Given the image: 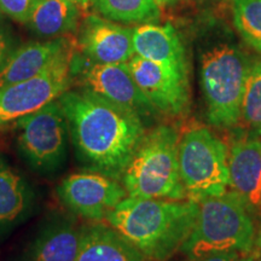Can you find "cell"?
Wrapping results in <instances>:
<instances>
[{"instance_id":"12","label":"cell","mask_w":261,"mask_h":261,"mask_svg":"<svg viewBox=\"0 0 261 261\" xmlns=\"http://www.w3.org/2000/svg\"><path fill=\"white\" fill-rule=\"evenodd\" d=\"M75 41L77 52L96 63H127L135 56L132 28L97 15L84 18Z\"/></svg>"},{"instance_id":"8","label":"cell","mask_w":261,"mask_h":261,"mask_svg":"<svg viewBox=\"0 0 261 261\" xmlns=\"http://www.w3.org/2000/svg\"><path fill=\"white\" fill-rule=\"evenodd\" d=\"M70 71L73 85L106 98L142 119L158 112L136 84L127 63H96L75 50Z\"/></svg>"},{"instance_id":"14","label":"cell","mask_w":261,"mask_h":261,"mask_svg":"<svg viewBox=\"0 0 261 261\" xmlns=\"http://www.w3.org/2000/svg\"><path fill=\"white\" fill-rule=\"evenodd\" d=\"M228 175L232 191L248 211L261 212V140L250 136L238 139L228 155Z\"/></svg>"},{"instance_id":"13","label":"cell","mask_w":261,"mask_h":261,"mask_svg":"<svg viewBox=\"0 0 261 261\" xmlns=\"http://www.w3.org/2000/svg\"><path fill=\"white\" fill-rule=\"evenodd\" d=\"M75 48L76 41L68 35L22 45L11 52L0 67V87L44 73L61 58L74 52Z\"/></svg>"},{"instance_id":"22","label":"cell","mask_w":261,"mask_h":261,"mask_svg":"<svg viewBox=\"0 0 261 261\" xmlns=\"http://www.w3.org/2000/svg\"><path fill=\"white\" fill-rule=\"evenodd\" d=\"M233 23L248 45L261 52V0H232Z\"/></svg>"},{"instance_id":"6","label":"cell","mask_w":261,"mask_h":261,"mask_svg":"<svg viewBox=\"0 0 261 261\" xmlns=\"http://www.w3.org/2000/svg\"><path fill=\"white\" fill-rule=\"evenodd\" d=\"M179 172L189 200L226 192L230 184L226 146L210 129L194 128L179 140Z\"/></svg>"},{"instance_id":"27","label":"cell","mask_w":261,"mask_h":261,"mask_svg":"<svg viewBox=\"0 0 261 261\" xmlns=\"http://www.w3.org/2000/svg\"><path fill=\"white\" fill-rule=\"evenodd\" d=\"M156 4H158L160 8H163V6H168L173 4V3L175 2V0H155Z\"/></svg>"},{"instance_id":"21","label":"cell","mask_w":261,"mask_h":261,"mask_svg":"<svg viewBox=\"0 0 261 261\" xmlns=\"http://www.w3.org/2000/svg\"><path fill=\"white\" fill-rule=\"evenodd\" d=\"M240 121L250 136H261V60L249 65L241 103Z\"/></svg>"},{"instance_id":"23","label":"cell","mask_w":261,"mask_h":261,"mask_svg":"<svg viewBox=\"0 0 261 261\" xmlns=\"http://www.w3.org/2000/svg\"><path fill=\"white\" fill-rule=\"evenodd\" d=\"M35 2L37 0H0V10L15 21L25 24Z\"/></svg>"},{"instance_id":"15","label":"cell","mask_w":261,"mask_h":261,"mask_svg":"<svg viewBox=\"0 0 261 261\" xmlns=\"http://www.w3.org/2000/svg\"><path fill=\"white\" fill-rule=\"evenodd\" d=\"M81 236L83 227L74 219L56 217L41 227L29 244L24 261H75Z\"/></svg>"},{"instance_id":"3","label":"cell","mask_w":261,"mask_h":261,"mask_svg":"<svg viewBox=\"0 0 261 261\" xmlns=\"http://www.w3.org/2000/svg\"><path fill=\"white\" fill-rule=\"evenodd\" d=\"M179 136L172 126L161 125L140 140L121 180L127 197L184 200L179 172Z\"/></svg>"},{"instance_id":"5","label":"cell","mask_w":261,"mask_h":261,"mask_svg":"<svg viewBox=\"0 0 261 261\" xmlns=\"http://www.w3.org/2000/svg\"><path fill=\"white\" fill-rule=\"evenodd\" d=\"M248 70L246 56L232 45H218L202 56L201 87L213 126L228 128L240 122Z\"/></svg>"},{"instance_id":"29","label":"cell","mask_w":261,"mask_h":261,"mask_svg":"<svg viewBox=\"0 0 261 261\" xmlns=\"http://www.w3.org/2000/svg\"><path fill=\"white\" fill-rule=\"evenodd\" d=\"M237 261H255V257L248 256V257H243V259H237Z\"/></svg>"},{"instance_id":"28","label":"cell","mask_w":261,"mask_h":261,"mask_svg":"<svg viewBox=\"0 0 261 261\" xmlns=\"http://www.w3.org/2000/svg\"><path fill=\"white\" fill-rule=\"evenodd\" d=\"M255 244H256V246H257V247H259V248H260V249H261V228H260L259 233H257V237H256Z\"/></svg>"},{"instance_id":"30","label":"cell","mask_w":261,"mask_h":261,"mask_svg":"<svg viewBox=\"0 0 261 261\" xmlns=\"http://www.w3.org/2000/svg\"><path fill=\"white\" fill-rule=\"evenodd\" d=\"M2 16H3V11H2V10H0V18H2Z\"/></svg>"},{"instance_id":"20","label":"cell","mask_w":261,"mask_h":261,"mask_svg":"<svg viewBox=\"0 0 261 261\" xmlns=\"http://www.w3.org/2000/svg\"><path fill=\"white\" fill-rule=\"evenodd\" d=\"M98 14L123 24L152 23L160 17L155 0H92Z\"/></svg>"},{"instance_id":"10","label":"cell","mask_w":261,"mask_h":261,"mask_svg":"<svg viewBox=\"0 0 261 261\" xmlns=\"http://www.w3.org/2000/svg\"><path fill=\"white\" fill-rule=\"evenodd\" d=\"M57 197L71 213L100 221L125 200L127 192L117 179L87 169L64 178L57 187Z\"/></svg>"},{"instance_id":"25","label":"cell","mask_w":261,"mask_h":261,"mask_svg":"<svg viewBox=\"0 0 261 261\" xmlns=\"http://www.w3.org/2000/svg\"><path fill=\"white\" fill-rule=\"evenodd\" d=\"M237 259H238V254L234 252H230V253L211 254V255L203 256L196 261H237Z\"/></svg>"},{"instance_id":"31","label":"cell","mask_w":261,"mask_h":261,"mask_svg":"<svg viewBox=\"0 0 261 261\" xmlns=\"http://www.w3.org/2000/svg\"><path fill=\"white\" fill-rule=\"evenodd\" d=\"M259 261H261V260H259Z\"/></svg>"},{"instance_id":"24","label":"cell","mask_w":261,"mask_h":261,"mask_svg":"<svg viewBox=\"0 0 261 261\" xmlns=\"http://www.w3.org/2000/svg\"><path fill=\"white\" fill-rule=\"evenodd\" d=\"M10 46H11L10 35L5 31L0 29V67L10 55Z\"/></svg>"},{"instance_id":"7","label":"cell","mask_w":261,"mask_h":261,"mask_svg":"<svg viewBox=\"0 0 261 261\" xmlns=\"http://www.w3.org/2000/svg\"><path fill=\"white\" fill-rule=\"evenodd\" d=\"M17 127V150L33 171L48 174L67 161L70 132L60 100H52L14 122Z\"/></svg>"},{"instance_id":"9","label":"cell","mask_w":261,"mask_h":261,"mask_svg":"<svg viewBox=\"0 0 261 261\" xmlns=\"http://www.w3.org/2000/svg\"><path fill=\"white\" fill-rule=\"evenodd\" d=\"M74 52L32 79L0 87V127L38 112L70 89L73 85L70 65Z\"/></svg>"},{"instance_id":"1","label":"cell","mask_w":261,"mask_h":261,"mask_svg":"<svg viewBox=\"0 0 261 261\" xmlns=\"http://www.w3.org/2000/svg\"><path fill=\"white\" fill-rule=\"evenodd\" d=\"M58 100L77 160L89 171L121 178L145 135L142 117L84 89H69Z\"/></svg>"},{"instance_id":"17","label":"cell","mask_w":261,"mask_h":261,"mask_svg":"<svg viewBox=\"0 0 261 261\" xmlns=\"http://www.w3.org/2000/svg\"><path fill=\"white\" fill-rule=\"evenodd\" d=\"M34 194L29 182L0 155V233L24 221L31 214Z\"/></svg>"},{"instance_id":"4","label":"cell","mask_w":261,"mask_h":261,"mask_svg":"<svg viewBox=\"0 0 261 261\" xmlns=\"http://www.w3.org/2000/svg\"><path fill=\"white\" fill-rule=\"evenodd\" d=\"M197 203L194 228L180 248L191 260L252 249L255 228L250 212L233 191L204 197Z\"/></svg>"},{"instance_id":"18","label":"cell","mask_w":261,"mask_h":261,"mask_svg":"<svg viewBox=\"0 0 261 261\" xmlns=\"http://www.w3.org/2000/svg\"><path fill=\"white\" fill-rule=\"evenodd\" d=\"M137 248L112 226L83 227L79 253L75 261H144Z\"/></svg>"},{"instance_id":"2","label":"cell","mask_w":261,"mask_h":261,"mask_svg":"<svg viewBox=\"0 0 261 261\" xmlns=\"http://www.w3.org/2000/svg\"><path fill=\"white\" fill-rule=\"evenodd\" d=\"M197 213L192 200L126 197L106 220L146 260L167 261L188 240Z\"/></svg>"},{"instance_id":"26","label":"cell","mask_w":261,"mask_h":261,"mask_svg":"<svg viewBox=\"0 0 261 261\" xmlns=\"http://www.w3.org/2000/svg\"><path fill=\"white\" fill-rule=\"evenodd\" d=\"M83 10H86L90 5H92V0H74Z\"/></svg>"},{"instance_id":"19","label":"cell","mask_w":261,"mask_h":261,"mask_svg":"<svg viewBox=\"0 0 261 261\" xmlns=\"http://www.w3.org/2000/svg\"><path fill=\"white\" fill-rule=\"evenodd\" d=\"M81 11L74 0H37L25 24L38 37H67L79 25Z\"/></svg>"},{"instance_id":"16","label":"cell","mask_w":261,"mask_h":261,"mask_svg":"<svg viewBox=\"0 0 261 261\" xmlns=\"http://www.w3.org/2000/svg\"><path fill=\"white\" fill-rule=\"evenodd\" d=\"M132 40L136 56L188 73L184 46L171 24L137 25L132 28Z\"/></svg>"},{"instance_id":"11","label":"cell","mask_w":261,"mask_h":261,"mask_svg":"<svg viewBox=\"0 0 261 261\" xmlns=\"http://www.w3.org/2000/svg\"><path fill=\"white\" fill-rule=\"evenodd\" d=\"M127 64L140 91L158 112L180 115L188 109V73H181L136 55Z\"/></svg>"}]
</instances>
